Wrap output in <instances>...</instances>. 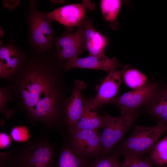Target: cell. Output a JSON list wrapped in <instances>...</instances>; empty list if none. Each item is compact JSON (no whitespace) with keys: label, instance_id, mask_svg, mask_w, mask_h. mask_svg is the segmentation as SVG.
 <instances>
[{"label":"cell","instance_id":"10","mask_svg":"<svg viewBox=\"0 0 167 167\" xmlns=\"http://www.w3.org/2000/svg\"><path fill=\"white\" fill-rule=\"evenodd\" d=\"M94 8L91 1L84 0L82 3L66 5L47 13L52 21L60 23L66 29L73 28L81 24L87 9Z\"/></svg>","mask_w":167,"mask_h":167},{"label":"cell","instance_id":"8","mask_svg":"<svg viewBox=\"0 0 167 167\" xmlns=\"http://www.w3.org/2000/svg\"><path fill=\"white\" fill-rule=\"evenodd\" d=\"M128 66H126L120 70L109 71L100 84L96 86V96L93 98L84 100V107L97 111L100 107L111 102L118 92L122 77Z\"/></svg>","mask_w":167,"mask_h":167},{"label":"cell","instance_id":"4","mask_svg":"<svg viewBox=\"0 0 167 167\" xmlns=\"http://www.w3.org/2000/svg\"><path fill=\"white\" fill-rule=\"evenodd\" d=\"M167 131V124L158 122L155 126H135L131 134L120 146L118 153L140 156L152 149L160 137Z\"/></svg>","mask_w":167,"mask_h":167},{"label":"cell","instance_id":"22","mask_svg":"<svg viewBox=\"0 0 167 167\" xmlns=\"http://www.w3.org/2000/svg\"><path fill=\"white\" fill-rule=\"evenodd\" d=\"M123 156L124 161L122 165L128 167H152L148 161L142 159L140 156L131 154H125Z\"/></svg>","mask_w":167,"mask_h":167},{"label":"cell","instance_id":"2","mask_svg":"<svg viewBox=\"0 0 167 167\" xmlns=\"http://www.w3.org/2000/svg\"><path fill=\"white\" fill-rule=\"evenodd\" d=\"M56 156L53 145L44 136L25 142L16 151L0 155V167H53Z\"/></svg>","mask_w":167,"mask_h":167},{"label":"cell","instance_id":"18","mask_svg":"<svg viewBox=\"0 0 167 167\" xmlns=\"http://www.w3.org/2000/svg\"><path fill=\"white\" fill-rule=\"evenodd\" d=\"M128 66L122 76L123 80L129 87L133 89L140 88L146 84V76L135 69H130Z\"/></svg>","mask_w":167,"mask_h":167},{"label":"cell","instance_id":"24","mask_svg":"<svg viewBox=\"0 0 167 167\" xmlns=\"http://www.w3.org/2000/svg\"><path fill=\"white\" fill-rule=\"evenodd\" d=\"M0 148H6L10 145L11 142V138L7 134L1 133L0 135Z\"/></svg>","mask_w":167,"mask_h":167},{"label":"cell","instance_id":"16","mask_svg":"<svg viewBox=\"0 0 167 167\" xmlns=\"http://www.w3.org/2000/svg\"><path fill=\"white\" fill-rule=\"evenodd\" d=\"M89 159L80 157L73 152L70 143L63 146L53 167H90Z\"/></svg>","mask_w":167,"mask_h":167},{"label":"cell","instance_id":"13","mask_svg":"<svg viewBox=\"0 0 167 167\" xmlns=\"http://www.w3.org/2000/svg\"><path fill=\"white\" fill-rule=\"evenodd\" d=\"M65 71L73 68L93 69L109 71L116 70L120 64L114 57L102 58L88 55L82 58H77L68 60L63 63Z\"/></svg>","mask_w":167,"mask_h":167},{"label":"cell","instance_id":"21","mask_svg":"<svg viewBox=\"0 0 167 167\" xmlns=\"http://www.w3.org/2000/svg\"><path fill=\"white\" fill-rule=\"evenodd\" d=\"M119 154L118 153L109 154L101 158L91 161L90 167H118L121 165Z\"/></svg>","mask_w":167,"mask_h":167},{"label":"cell","instance_id":"9","mask_svg":"<svg viewBox=\"0 0 167 167\" xmlns=\"http://www.w3.org/2000/svg\"><path fill=\"white\" fill-rule=\"evenodd\" d=\"M158 84L151 80L142 87L133 89L114 98L111 102L117 106L121 114L136 111V109L144 106L155 93Z\"/></svg>","mask_w":167,"mask_h":167},{"label":"cell","instance_id":"3","mask_svg":"<svg viewBox=\"0 0 167 167\" xmlns=\"http://www.w3.org/2000/svg\"><path fill=\"white\" fill-rule=\"evenodd\" d=\"M37 1L30 0L29 12L26 22L28 24V43L32 51L51 53L54 48L55 32L52 26L53 21L45 12L36 8Z\"/></svg>","mask_w":167,"mask_h":167},{"label":"cell","instance_id":"1","mask_svg":"<svg viewBox=\"0 0 167 167\" xmlns=\"http://www.w3.org/2000/svg\"><path fill=\"white\" fill-rule=\"evenodd\" d=\"M64 69L63 63L52 53L32 51L17 71L24 75L20 93L27 113L33 121L40 122L48 130L58 126L65 110L54 76Z\"/></svg>","mask_w":167,"mask_h":167},{"label":"cell","instance_id":"23","mask_svg":"<svg viewBox=\"0 0 167 167\" xmlns=\"http://www.w3.org/2000/svg\"><path fill=\"white\" fill-rule=\"evenodd\" d=\"M11 136L15 141L19 142L25 141L28 138V132L24 126H16L12 129Z\"/></svg>","mask_w":167,"mask_h":167},{"label":"cell","instance_id":"7","mask_svg":"<svg viewBox=\"0 0 167 167\" xmlns=\"http://www.w3.org/2000/svg\"><path fill=\"white\" fill-rule=\"evenodd\" d=\"M69 133L70 143L76 154L88 159L100 157L101 133L98 131L75 129Z\"/></svg>","mask_w":167,"mask_h":167},{"label":"cell","instance_id":"5","mask_svg":"<svg viewBox=\"0 0 167 167\" xmlns=\"http://www.w3.org/2000/svg\"><path fill=\"white\" fill-rule=\"evenodd\" d=\"M106 121L101 134L102 151L101 158L109 154L115 145L122 139L139 115L136 111L118 117H113L103 113Z\"/></svg>","mask_w":167,"mask_h":167},{"label":"cell","instance_id":"14","mask_svg":"<svg viewBox=\"0 0 167 167\" xmlns=\"http://www.w3.org/2000/svg\"><path fill=\"white\" fill-rule=\"evenodd\" d=\"M81 25L85 30L88 55L106 58L104 51L108 45V38L95 29L91 19L87 16L84 17Z\"/></svg>","mask_w":167,"mask_h":167},{"label":"cell","instance_id":"11","mask_svg":"<svg viewBox=\"0 0 167 167\" xmlns=\"http://www.w3.org/2000/svg\"><path fill=\"white\" fill-rule=\"evenodd\" d=\"M27 54L14 41L0 47L1 78H8L16 72L25 60Z\"/></svg>","mask_w":167,"mask_h":167},{"label":"cell","instance_id":"17","mask_svg":"<svg viewBox=\"0 0 167 167\" xmlns=\"http://www.w3.org/2000/svg\"><path fill=\"white\" fill-rule=\"evenodd\" d=\"M106 117L100 115L97 111H93L84 107L83 113L75 129L98 131L104 128L106 123Z\"/></svg>","mask_w":167,"mask_h":167},{"label":"cell","instance_id":"20","mask_svg":"<svg viewBox=\"0 0 167 167\" xmlns=\"http://www.w3.org/2000/svg\"><path fill=\"white\" fill-rule=\"evenodd\" d=\"M150 157L158 165H167V135L156 144L152 149Z\"/></svg>","mask_w":167,"mask_h":167},{"label":"cell","instance_id":"15","mask_svg":"<svg viewBox=\"0 0 167 167\" xmlns=\"http://www.w3.org/2000/svg\"><path fill=\"white\" fill-rule=\"evenodd\" d=\"M144 107L158 122L167 124V85L158 84L154 94Z\"/></svg>","mask_w":167,"mask_h":167},{"label":"cell","instance_id":"25","mask_svg":"<svg viewBox=\"0 0 167 167\" xmlns=\"http://www.w3.org/2000/svg\"><path fill=\"white\" fill-rule=\"evenodd\" d=\"M118 167H128L127 166H124V165H121L120 166H119Z\"/></svg>","mask_w":167,"mask_h":167},{"label":"cell","instance_id":"19","mask_svg":"<svg viewBox=\"0 0 167 167\" xmlns=\"http://www.w3.org/2000/svg\"><path fill=\"white\" fill-rule=\"evenodd\" d=\"M121 5L119 0H102L101 1V11L105 20L113 23L118 14Z\"/></svg>","mask_w":167,"mask_h":167},{"label":"cell","instance_id":"6","mask_svg":"<svg viewBox=\"0 0 167 167\" xmlns=\"http://www.w3.org/2000/svg\"><path fill=\"white\" fill-rule=\"evenodd\" d=\"M53 53L62 63L78 58L87 49L85 30L81 24L73 28H67L62 34L55 38Z\"/></svg>","mask_w":167,"mask_h":167},{"label":"cell","instance_id":"12","mask_svg":"<svg viewBox=\"0 0 167 167\" xmlns=\"http://www.w3.org/2000/svg\"><path fill=\"white\" fill-rule=\"evenodd\" d=\"M75 83V88L67 99L65 106L66 122L69 132L75 129L84 110L82 92L87 85L84 82L79 80H76Z\"/></svg>","mask_w":167,"mask_h":167},{"label":"cell","instance_id":"26","mask_svg":"<svg viewBox=\"0 0 167 167\" xmlns=\"http://www.w3.org/2000/svg\"><path fill=\"white\" fill-rule=\"evenodd\" d=\"M163 167H167V165H165L163 166Z\"/></svg>","mask_w":167,"mask_h":167}]
</instances>
